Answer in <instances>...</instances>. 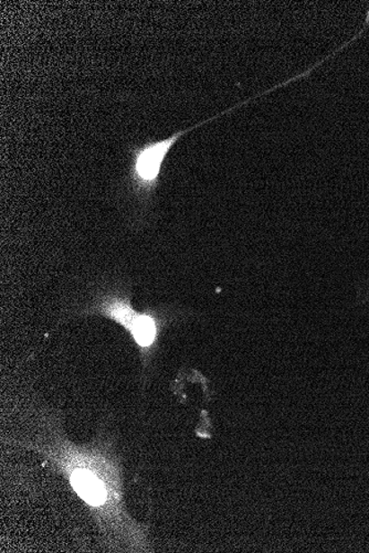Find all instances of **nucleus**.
Listing matches in <instances>:
<instances>
[{"label":"nucleus","mask_w":369,"mask_h":553,"mask_svg":"<svg viewBox=\"0 0 369 553\" xmlns=\"http://www.w3.org/2000/svg\"><path fill=\"white\" fill-rule=\"evenodd\" d=\"M84 312L102 315L122 325L131 334L143 356L151 353L160 334V321L156 314L134 310L128 293L121 288H109L100 292Z\"/></svg>","instance_id":"f03ea898"},{"label":"nucleus","mask_w":369,"mask_h":553,"mask_svg":"<svg viewBox=\"0 0 369 553\" xmlns=\"http://www.w3.org/2000/svg\"><path fill=\"white\" fill-rule=\"evenodd\" d=\"M71 484L75 492L92 506H101L107 498L102 482L84 470H75L71 476Z\"/></svg>","instance_id":"7ed1b4c3"},{"label":"nucleus","mask_w":369,"mask_h":553,"mask_svg":"<svg viewBox=\"0 0 369 553\" xmlns=\"http://www.w3.org/2000/svg\"><path fill=\"white\" fill-rule=\"evenodd\" d=\"M273 91L275 90L272 88L263 91V92L251 96L250 99L224 110V112L215 114L213 118L205 119V121H201L194 127L181 129V131L176 132L169 137L148 139L140 145H129L127 147L128 166L126 177L128 195L136 200L142 210L147 211L150 209L155 192L161 184L163 165H164L171 148L181 137L189 132H193L196 128L215 121V118H222L224 115L233 112L234 110L241 109L243 105L251 103L253 100H258L263 95L273 92Z\"/></svg>","instance_id":"f257e3e1"}]
</instances>
